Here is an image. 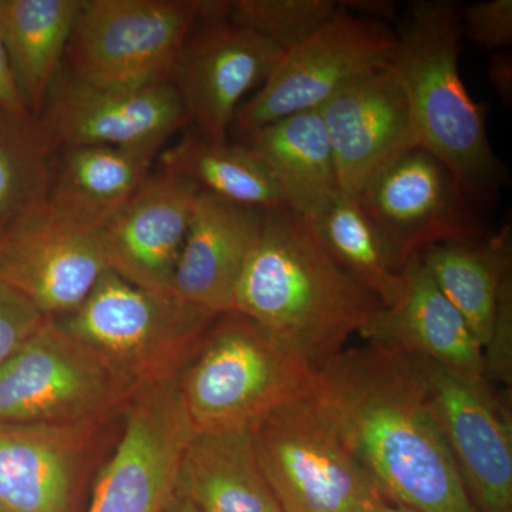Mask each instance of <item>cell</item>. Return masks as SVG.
<instances>
[{
  "instance_id": "cell-27",
  "label": "cell",
  "mask_w": 512,
  "mask_h": 512,
  "mask_svg": "<svg viewBox=\"0 0 512 512\" xmlns=\"http://www.w3.org/2000/svg\"><path fill=\"white\" fill-rule=\"evenodd\" d=\"M311 222L333 258L369 289L382 306L397 301L402 291V271L394 264L382 235L355 197L340 191Z\"/></svg>"
},
{
  "instance_id": "cell-1",
  "label": "cell",
  "mask_w": 512,
  "mask_h": 512,
  "mask_svg": "<svg viewBox=\"0 0 512 512\" xmlns=\"http://www.w3.org/2000/svg\"><path fill=\"white\" fill-rule=\"evenodd\" d=\"M312 392L389 498L417 512H478L431 407L419 357L366 345L316 370Z\"/></svg>"
},
{
  "instance_id": "cell-14",
  "label": "cell",
  "mask_w": 512,
  "mask_h": 512,
  "mask_svg": "<svg viewBox=\"0 0 512 512\" xmlns=\"http://www.w3.org/2000/svg\"><path fill=\"white\" fill-rule=\"evenodd\" d=\"M40 120L55 150L106 146L161 154L188 114L174 84L100 89L76 79L55 83Z\"/></svg>"
},
{
  "instance_id": "cell-29",
  "label": "cell",
  "mask_w": 512,
  "mask_h": 512,
  "mask_svg": "<svg viewBox=\"0 0 512 512\" xmlns=\"http://www.w3.org/2000/svg\"><path fill=\"white\" fill-rule=\"evenodd\" d=\"M338 12L335 0H234L228 2L227 20L288 52Z\"/></svg>"
},
{
  "instance_id": "cell-18",
  "label": "cell",
  "mask_w": 512,
  "mask_h": 512,
  "mask_svg": "<svg viewBox=\"0 0 512 512\" xmlns=\"http://www.w3.org/2000/svg\"><path fill=\"white\" fill-rule=\"evenodd\" d=\"M402 279L397 301L382 306L360 330V338L376 348L397 350L466 376L487 379L483 348L460 312L434 284L420 256L403 266Z\"/></svg>"
},
{
  "instance_id": "cell-36",
  "label": "cell",
  "mask_w": 512,
  "mask_h": 512,
  "mask_svg": "<svg viewBox=\"0 0 512 512\" xmlns=\"http://www.w3.org/2000/svg\"><path fill=\"white\" fill-rule=\"evenodd\" d=\"M164 512H197L191 507L187 501L181 500L180 497L174 495L173 500L167 505Z\"/></svg>"
},
{
  "instance_id": "cell-5",
  "label": "cell",
  "mask_w": 512,
  "mask_h": 512,
  "mask_svg": "<svg viewBox=\"0 0 512 512\" xmlns=\"http://www.w3.org/2000/svg\"><path fill=\"white\" fill-rule=\"evenodd\" d=\"M282 512H376L392 504L311 390L251 427Z\"/></svg>"
},
{
  "instance_id": "cell-12",
  "label": "cell",
  "mask_w": 512,
  "mask_h": 512,
  "mask_svg": "<svg viewBox=\"0 0 512 512\" xmlns=\"http://www.w3.org/2000/svg\"><path fill=\"white\" fill-rule=\"evenodd\" d=\"M109 269L104 227L64 217L46 200L6 224L0 282L49 318L76 311Z\"/></svg>"
},
{
  "instance_id": "cell-37",
  "label": "cell",
  "mask_w": 512,
  "mask_h": 512,
  "mask_svg": "<svg viewBox=\"0 0 512 512\" xmlns=\"http://www.w3.org/2000/svg\"><path fill=\"white\" fill-rule=\"evenodd\" d=\"M376 512H417L412 510V508L403 507V505L397 504H387L384 507L380 508Z\"/></svg>"
},
{
  "instance_id": "cell-24",
  "label": "cell",
  "mask_w": 512,
  "mask_h": 512,
  "mask_svg": "<svg viewBox=\"0 0 512 512\" xmlns=\"http://www.w3.org/2000/svg\"><path fill=\"white\" fill-rule=\"evenodd\" d=\"M84 0H0V39L23 106L39 119Z\"/></svg>"
},
{
  "instance_id": "cell-26",
  "label": "cell",
  "mask_w": 512,
  "mask_h": 512,
  "mask_svg": "<svg viewBox=\"0 0 512 512\" xmlns=\"http://www.w3.org/2000/svg\"><path fill=\"white\" fill-rule=\"evenodd\" d=\"M161 168L187 177L222 200L259 211L286 208L284 198L265 165L245 144L215 143L187 134L161 151Z\"/></svg>"
},
{
  "instance_id": "cell-4",
  "label": "cell",
  "mask_w": 512,
  "mask_h": 512,
  "mask_svg": "<svg viewBox=\"0 0 512 512\" xmlns=\"http://www.w3.org/2000/svg\"><path fill=\"white\" fill-rule=\"evenodd\" d=\"M217 318L174 292L141 288L109 269L76 311L56 320L136 390L180 375Z\"/></svg>"
},
{
  "instance_id": "cell-31",
  "label": "cell",
  "mask_w": 512,
  "mask_h": 512,
  "mask_svg": "<svg viewBox=\"0 0 512 512\" xmlns=\"http://www.w3.org/2000/svg\"><path fill=\"white\" fill-rule=\"evenodd\" d=\"M49 316L22 293L0 282V365L36 332Z\"/></svg>"
},
{
  "instance_id": "cell-10",
  "label": "cell",
  "mask_w": 512,
  "mask_h": 512,
  "mask_svg": "<svg viewBox=\"0 0 512 512\" xmlns=\"http://www.w3.org/2000/svg\"><path fill=\"white\" fill-rule=\"evenodd\" d=\"M355 198L400 271L433 245L487 235L480 204L439 158L417 144L380 167Z\"/></svg>"
},
{
  "instance_id": "cell-8",
  "label": "cell",
  "mask_w": 512,
  "mask_h": 512,
  "mask_svg": "<svg viewBox=\"0 0 512 512\" xmlns=\"http://www.w3.org/2000/svg\"><path fill=\"white\" fill-rule=\"evenodd\" d=\"M134 390L55 318L0 365V423L100 421Z\"/></svg>"
},
{
  "instance_id": "cell-15",
  "label": "cell",
  "mask_w": 512,
  "mask_h": 512,
  "mask_svg": "<svg viewBox=\"0 0 512 512\" xmlns=\"http://www.w3.org/2000/svg\"><path fill=\"white\" fill-rule=\"evenodd\" d=\"M282 53L229 20H201L185 42L171 76L198 133L215 143L227 141L245 94L264 84Z\"/></svg>"
},
{
  "instance_id": "cell-3",
  "label": "cell",
  "mask_w": 512,
  "mask_h": 512,
  "mask_svg": "<svg viewBox=\"0 0 512 512\" xmlns=\"http://www.w3.org/2000/svg\"><path fill=\"white\" fill-rule=\"evenodd\" d=\"M461 6L416 0L400 20L392 67L402 84L414 140L446 165L477 204H493L507 183L487 133L485 107L461 77Z\"/></svg>"
},
{
  "instance_id": "cell-23",
  "label": "cell",
  "mask_w": 512,
  "mask_h": 512,
  "mask_svg": "<svg viewBox=\"0 0 512 512\" xmlns=\"http://www.w3.org/2000/svg\"><path fill=\"white\" fill-rule=\"evenodd\" d=\"M45 200L64 217L104 227L151 174L158 154L106 146L63 148Z\"/></svg>"
},
{
  "instance_id": "cell-25",
  "label": "cell",
  "mask_w": 512,
  "mask_h": 512,
  "mask_svg": "<svg viewBox=\"0 0 512 512\" xmlns=\"http://www.w3.org/2000/svg\"><path fill=\"white\" fill-rule=\"evenodd\" d=\"M511 224L497 234L443 242L420 255L434 284L460 312L481 348L490 342L498 301L512 278Z\"/></svg>"
},
{
  "instance_id": "cell-33",
  "label": "cell",
  "mask_w": 512,
  "mask_h": 512,
  "mask_svg": "<svg viewBox=\"0 0 512 512\" xmlns=\"http://www.w3.org/2000/svg\"><path fill=\"white\" fill-rule=\"evenodd\" d=\"M488 82L504 107L512 106V53L508 50L494 52L488 63Z\"/></svg>"
},
{
  "instance_id": "cell-38",
  "label": "cell",
  "mask_w": 512,
  "mask_h": 512,
  "mask_svg": "<svg viewBox=\"0 0 512 512\" xmlns=\"http://www.w3.org/2000/svg\"><path fill=\"white\" fill-rule=\"evenodd\" d=\"M5 227L6 224H2V222H0V247H2L3 235H5Z\"/></svg>"
},
{
  "instance_id": "cell-17",
  "label": "cell",
  "mask_w": 512,
  "mask_h": 512,
  "mask_svg": "<svg viewBox=\"0 0 512 512\" xmlns=\"http://www.w3.org/2000/svg\"><path fill=\"white\" fill-rule=\"evenodd\" d=\"M318 111L340 191L352 197L387 161L416 144L409 106L392 64L356 80Z\"/></svg>"
},
{
  "instance_id": "cell-7",
  "label": "cell",
  "mask_w": 512,
  "mask_h": 512,
  "mask_svg": "<svg viewBox=\"0 0 512 512\" xmlns=\"http://www.w3.org/2000/svg\"><path fill=\"white\" fill-rule=\"evenodd\" d=\"M214 0H84L66 55L73 79L100 89L171 82L185 42Z\"/></svg>"
},
{
  "instance_id": "cell-34",
  "label": "cell",
  "mask_w": 512,
  "mask_h": 512,
  "mask_svg": "<svg viewBox=\"0 0 512 512\" xmlns=\"http://www.w3.org/2000/svg\"><path fill=\"white\" fill-rule=\"evenodd\" d=\"M0 109L13 111V113H28L23 106L2 39H0Z\"/></svg>"
},
{
  "instance_id": "cell-16",
  "label": "cell",
  "mask_w": 512,
  "mask_h": 512,
  "mask_svg": "<svg viewBox=\"0 0 512 512\" xmlns=\"http://www.w3.org/2000/svg\"><path fill=\"white\" fill-rule=\"evenodd\" d=\"M200 187L160 168L106 225L111 271L131 284L173 292V276L183 249Z\"/></svg>"
},
{
  "instance_id": "cell-13",
  "label": "cell",
  "mask_w": 512,
  "mask_h": 512,
  "mask_svg": "<svg viewBox=\"0 0 512 512\" xmlns=\"http://www.w3.org/2000/svg\"><path fill=\"white\" fill-rule=\"evenodd\" d=\"M431 407L478 512H512V424L487 379L421 359Z\"/></svg>"
},
{
  "instance_id": "cell-30",
  "label": "cell",
  "mask_w": 512,
  "mask_h": 512,
  "mask_svg": "<svg viewBox=\"0 0 512 512\" xmlns=\"http://www.w3.org/2000/svg\"><path fill=\"white\" fill-rule=\"evenodd\" d=\"M463 35L490 50H505L512 43V0H485L461 10Z\"/></svg>"
},
{
  "instance_id": "cell-20",
  "label": "cell",
  "mask_w": 512,
  "mask_h": 512,
  "mask_svg": "<svg viewBox=\"0 0 512 512\" xmlns=\"http://www.w3.org/2000/svg\"><path fill=\"white\" fill-rule=\"evenodd\" d=\"M97 424L0 423L3 510L73 512L84 456Z\"/></svg>"
},
{
  "instance_id": "cell-19",
  "label": "cell",
  "mask_w": 512,
  "mask_h": 512,
  "mask_svg": "<svg viewBox=\"0 0 512 512\" xmlns=\"http://www.w3.org/2000/svg\"><path fill=\"white\" fill-rule=\"evenodd\" d=\"M264 214L200 191L175 265V295L212 315L232 312Z\"/></svg>"
},
{
  "instance_id": "cell-2",
  "label": "cell",
  "mask_w": 512,
  "mask_h": 512,
  "mask_svg": "<svg viewBox=\"0 0 512 512\" xmlns=\"http://www.w3.org/2000/svg\"><path fill=\"white\" fill-rule=\"evenodd\" d=\"M380 308L379 299L333 258L311 220L289 208L265 211L232 312L319 370L345 352Z\"/></svg>"
},
{
  "instance_id": "cell-35",
  "label": "cell",
  "mask_w": 512,
  "mask_h": 512,
  "mask_svg": "<svg viewBox=\"0 0 512 512\" xmlns=\"http://www.w3.org/2000/svg\"><path fill=\"white\" fill-rule=\"evenodd\" d=\"M338 5L346 12L377 23L397 19L396 5L390 0H346Z\"/></svg>"
},
{
  "instance_id": "cell-11",
  "label": "cell",
  "mask_w": 512,
  "mask_h": 512,
  "mask_svg": "<svg viewBox=\"0 0 512 512\" xmlns=\"http://www.w3.org/2000/svg\"><path fill=\"white\" fill-rule=\"evenodd\" d=\"M127 402L119 446L100 471L87 512H164L173 500L195 434L180 375L138 387Z\"/></svg>"
},
{
  "instance_id": "cell-28",
  "label": "cell",
  "mask_w": 512,
  "mask_h": 512,
  "mask_svg": "<svg viewBox=\"0 0 512 512\" xmlns=\"http://www.w3.org/2000/svg\"><path fill=\"white\" fill-rule=\"evenodd\" d=\"M55 148L39 119L0 109V222L45 200Z\"/></svg>"
},
{
  "instance_id": "cell-21",
  "label": "cell",
  "mask_w": 512,
  "mask_h": 512,
  "mask_svg": "<svg viewBox=\"0 0 512 512\" xmlns=\"http://www.w3.org/2000/svg\"><path fill=\"white\" fill-rule=\"evenodd\" d=\"M174 495L197 512H282L259 466L251 427L197 431L178 466Z\"/></svg>"
},
{
  "instance_id": "cell-9",
  "label": "cell",
  "mask_w": 512,
  "mask_h": 512,
  "mask_svg": "<svg viewBox=\"0 0 512 512\" xmlns=\"http://www.w3.org/2000/svg\"><path fill=\"white\" fill-rule=\"evenodd\" d=\"M394 52L396 35L386 25L339 8L315 35L282 53L232 124L245 137L292 114L319 110L356 80L390 66Z\"/></svg>"
},
{
  "instance_id": "cell-6",
  "label": "cell",
  "mask_w": 512,
  "mask_h": 512,
  "mask_svg": "<svg viewBox=\"0 0 512 512\" xmlns=\"http://www.w3.org/2000/svg\"><path fill=\"white\" fill-rule=\"evenodd\" d=\"M315 375L251 320L229 312L180 373V389L195 433L242 429L308 393Z\"/></svg>"
},
{
  "instance_id": "cell-39",
  "label": "cell",
  "mask_w": 512,
  "mask_h": 512,
  "mask_svg": "<svg viewBox=\"0 0 512 512\" xmlns=\"http://www.w3.org/2000/svg\"><path fill=\"white\" fill-rule=\"evenodd\" d=\"M0 512H6L5 510H3L2 505H0Z\"/></svg>"
},
{
  "instance_id": "cell-32",
  "label": "cell",
  "mask_w": 512,
  "mask_h": 512,
  "mask_svg": "<svg viewBox=\"0 0 512 512\" xmlns=\"http://www.w3.org/2000/svg\"><path fill=\"white\" fill-rule=\"evenodd\" d=\"M487 379L511 386L512 382V278L505 282L495 313L490 342L484 348Z\"/></svg>"
},
{
  "instance_id": "cell-22",
  "label": "cell",
  "mask_w": 512,
  "mask_h": 512,
  "mask_svg": "<svg viewBox=\"0 0 512 512\" xmlns=\"http://www.w3.org/2000/svg\"><path fill=\"white\" fill-rule=\"evenodd\" d=\"M286 208L312 220L340 192L335 158L318 110L292 114L244 137Z\"/></svg>"
}]
</instances>
